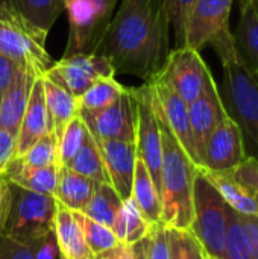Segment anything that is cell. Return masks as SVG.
Returning <instances> with one entry per match:
<instances>
[{"label":"cell","instance_id":"8d00e7d4","mask_svg":"<svg viewBox=\"0 0 258 259\" xmlns=\"http://www.w3.org/2000/svg\"><path fill=\"white\" fill-rule=\"evenodd\" d=\"M146 259H170L167 228L163 223L152 225L149 229Z\"/></svg>","mask_w":258,"mask_h":259},{"label":"cell","instance_id":"cb8c5ba5","mask_svg":"<svg viewBox=\"0 0 258 259\" xmlns=\"http://www.w3.org/2000/svg\"><path fill=\"white\" fill-rule=\"evenodd\" d=\"M234 44L242 59L258 73V0H240Z\"/></svg>","mask_w":258,"mask_h":259},{"label":"cell","instance_id":"ffe728a7","mask_svg":"<svg viewBox=\"0 0 258 259\" xmlns=\"http://www.w3.org/2000/svg\"><path fill=\"white\" fill-rule=\"evenodd\" d=\"M17 9L24 30L44 46L49 30L65 11V0H17Z\"/></svg>","mask_w":258,"mask_h":259},{"label":"cell","instance_id":"52a82bcc","mask_svg":"<svg viewBox=\"0 0 258 259\" xmlns=\"http://www.w3.org/2000/svg\"><path fill=\"white\" fill-rule=\"evenodd\" d=\"M137 120H135V149L137 158L146 165L155 188L160 194L161 190V162H163V144L158 115L154 103V93L148 82L138 88H131ZM161 199V197H160Z\"/></svg>","mask_w":258,"mask_h":259},{"label":"cell","instance_id":"836d02e7","mask_svg":"<svg viewBox=\"0 0 258 259\" xmlns=\"http://www.w3.org/2000/svg\"><path fill=\"white\" fill-rule=\"evenodd\" d=\"M170 259H205V252L190 229L167 228Z\"/></svg>","mask_w":258,"mask_h":259},{"label":"cell","instance_id":"9c48e42d","mask_svg":"<svg viewBox=\"0 0 258 259\" xmlns=\"http://www.w3.org/2000/svg\"><path fill=\"white\" fill-rule=\"evenodd\" d=\"M111 62L99 53H75L62 56L46 71V77L79 99L96 80L114 77Z\"/></svg>","mask_w":258,"mask_h":259},{"label":"cell","instance_id":"277c9868","mask_svg":"<svg viewBox=\"0 0 258 259\" xmlns=\"http://www.w3.org/2000/svg\"><path fill=\"white\" fill-rule=\"evenodd\" d=\"M58 202L0 176V237L36 244L53 232Z\"/></svg>","mask_w":258,"mask_h":259},{"label":"cell","instance_id":"f35d334b","mask_svg":"<svg viewBox=\"0 0 258 259\" xmlns=\"http://www.w3.org/2000/svg\"><path fill=\"white\" fill-rule=\"evenodd\" d=\"M17 158V135L0 129V176Z\"/></svg>","mask_w":258,"mask_h":259},{"label":"cell","instance_id":"603a6c76","mask_svg":"<svg viewBox=\"0 0 258 259\" xmlns=\"http://www.w3.org/2000/svg\"><path fill=\"white\" fill-rule=\"evenodd\" d=\"M97 187V182L75 173L65 165L58 167V184L55 199L59 205L70 211L84 212L91 196Z\"/></svg>","mask_w":258,"mask_h":259},{"label":"cell","instance_id":"484cf974","mask_svg":"<svg viewBox=\"0 0 258 259\" xmlns=\"http://www.w3.org/2000/svg\"><path fill=\"white\" fill-rule=\"evenodd\" d=\"M2 176L24 190L55 197L58 184V167L32 168L14 159Z\"/></svg>","mask_w":258,"mask_h":259},{"label":"cell","instance_id":"ba28073f","mask_svg":"<svg viewBox=\"0 0 258 259\" xmlns=\"http://www.w3.org/2000/svg\"><path fill=\"white\" fill-rule=\"evenodd\" d=\"M157 76L190 105L202 94L213 74L201 53L184 46L170 50L164 67Z\"/></svg>","mask_w":258,"mask_h":259},{"label":"cell","instance_id":"7c38bea8","mask_svg":"<svg viewBox=\"0 0 258 259\" xmlns=\"http://www.w3.org/2000/svg\"><path fill=\"white\" fill-rule=\"evenodd\" d=\"M234 0H196L189 12L184 46L201 52L230 29Z\"/></svg>","mask_w":258,"mask_h":259},{"label":"cell","instance_id":"1f68e13d","mask_svg":"<svg viewBox=\"0 0 258 259\" xmlns=\"http://www.w3.org/2000/svg\"><path fill=\"white\" fill-rule=\"evenodd\" d=\"M88 137L90 132L85 123L82 121V118L79 115L75 117L68 123L62 137L58 141V167L67 165L75 158V155L81 150V147L84 146Z\"/></svg>","mask_w":258,"mask_h":259},{"label":"cell","instance_id":"2e32d148","mask_svg":"<svg viewBox=\"0 0 258 259\" xmlns=\"http://www.w3.org/2000/svg\"><path fill=\"white\" fill-rule=\"evenodd\" d=\"M189 117H190L193 143L201 167V159L210 135L228 117L219 94V88L213 76L208 79L202 94L189 105Z\"/></svg>","mask_w":258,"mask_h":259},{"label":"cell","instance_id":"d6986e66","mask_svg":"<svg viewBox=\"0 0 258 259\" xmlns=\"http://www.w3.org/2000/svg\"><path fill=\"white\" fill-rule=\"evenodd\" d=\"M35 77L38 76L26 68H20L17 71L12 83L0 100V129L14 135L18 134Z\"/></svg>","mask_w":258,"mask_h":259},{"label":"cell","instance_id":"ee69618b","mask_svg":"<svg viewBox=\"0 0 258 259\" xmlns=\"http://www.w3.org/2000/svg\"><path fill=\"white\" fill-rule=\"evenodd\" d=\"M93 259H134L132 246L120 243L119 246H116V247H113V249H109L106 252L93 255Z\"/></svg>","mask_w":258,"mask_h":259},{"label":"cell","instance_id":"60d3db41","mask_svg":"<svg viewBox=\"0 0 258 259\" xmlns=\"http://www.w3.org/2000/svg\"><path fill=\"white\" fill-rule=\"evenodd\" d=\"M59 258V249L56 244L55 232L49 234L46 238L38 241L33 246V259H58Z\"/></svg>","mask_w":258,"mask_h":259},{"label":"cell","instance_id":"d6a6232c","mask_svg":"<svg viewBox=\"0 0 258 259\" xmlns=\"http://www.w3.org/2000/svg\"><path fill=\"white\" fill-rule=\"evenodd\" d=\"M20 164L32 168L58 167V140L53 134L44 135L24 155L15 158Z\"/></svg>","mask_w":258,"mask_h":259},{"label":"cell","instance_id":"7402d4cb","mask_svg":"<svg viewBox=\"0 0 258 259\" xmlns=\"http://www.w3.org/2000/svg\"><path fill=\"white\" fill-rule=\"evenodd\" d=\"M53 232L59 255L68 259H93V253L85 243L84 234L73 215V211L59 203L53 220Z\"/></svg>","mask_w":258,"mask_h":259},{"label":"cell","instance_id":"44dd1931","mask_svg":"<svg viewBox=\"0 0 258 259\" xmlns=\"http://www.w3.org/2000/svg\"><path fill=\"white\" fill-rule=\"evenodd\" d=\"M43 87L49 117V129L59 141L68 123L79 115V103L76 97H73L70 93H67L46 76H43Z\"/></svg>","mask_w":258,"mask_h":259},{"label":"cell","instance_id":"bcb514c9","mask_svg":"<svg viewBox=\"0 0 258 259\" xmlns=\"http://www.w3.org/2000/svg\"><path fill=\"white\" fill-rule=\"evenodd\" d=\"M205 259H217V258H213V256H208V255L205 253Z\"/></svg>","mask_w":258,"mask_h":259},{"label":"cell","instance_id":"4316f807","mask_svg":"<svg viewBox=\"0 0 258 259\" xmlns=\"http://www.w3.org/2000/svg\"><path fill=\"white\" fill-rule=\"evenodd\" d=\"M122 205H123V200L120 199L117 191L111 187V184L102 182V184H97L91 196V200L88 202L82 214H85L88 219L111 229L116 223V219Z\"/></svg>","mask_w":258,"mask_h":259},{"label":"cell","instance_id":"e575fe53","mask_svg":"<svg viewBox=\"0 0 258 259\" xmlns=\"http://www.w3.org/2000/svg\"><path fill=\"white\" fill-rule=\"evenodd\" d=\"M225 259H254L239 219V214L228 208V228L225 238Z\"/></svg>","mask_w":258,"mask_h":259},{"label":"cell","instance_id":"30bf717a","mask_svg":"<svg viewBox=\"0 0 258 259\" xmlns=\"http://www.w3.org/2000/svg\"><path fill=\"white\" fill-rule=\"evenodd\" d=\"M202 170V168H201ZM227 205L237 214L258 215V159L248 155L239 165L222 173L202 170Z\"/></svg>","mask_w":258,"mask_h":259},{"label":"cell","instance_id":"f1b7e54d","mask_svg":"<svg viewBox=\"0 0 258 259\" xmlns=\"http://www.w3.org/2000/svg\"><path fill=\"white\" fill-rule=\"evenodd\" d=\"M65 167H68L75 173L82 175V176H85V178H88L97 184L109 182L102 155H100L99 147H97L94 138L91 137V134L85 140L81 150L75 155V158Z\"/></svg>","mask_w":258,"mask_h":259},{"label":"cell","instance_id":"5b68a950","mask_svg":"<svg viewBox=\"0 0 258 259\" xmlns=\"http://www.w3.org/2000/svg\"><path fill=\"white\" fill-rule=\"evenodd\" d=\"M228 208L213 182L198 168L193 184V222L190 231L208 256L225 259Z\"/></svg>","mask_w":258,"mask_h":259},{"label":"cell","instance_id":"7dc6e473","mask_svg":"<svg viewBox=\"0 0 258 259\" xmlns=\"http://www.w3.org/2000/svg\"><path fill=\"white\" fill-rule=\"evenodd\" d=\"M58 259H68V258H65V256H62V255H59V258Z\"/></svg>","mask_w":258,"mask_h":259},{"label":"cell","instance_id":"3957f363","mask_svg":"<svg viewBox=\"0 0 258 259\" xmlns=\"http://www.w3.org/2000/svg\"><path fill=\"white\" fill-rule=\"evenodd\" d=\"M155 103V99H154ZM161 144V223L166 228L190 229L193 222V184L198 165L189 158L155 103Z\"/></svg>","mask_w":258,"mask_h":259},{"label":"cell","instance_id":"8992f818","mask_svg":"<svg viewBox=\"0 0 258 259\" xmlns=\"http://www.w3.org/2000/svg\"><path fill=\"white\" fill-rule=\"evenodd\" d=\"M119 0H65L68 42L64 56L93 53L103 38Z\"/></svg>","mask_w":258,"mask_h":259},{"label":"cell","instance_id":"f6af8a7d","mask_svg":"<svg viewBox=\"0 0 258 259\" xmlns=\"http://www.w3.org/2000/svg\"><path fill=\"white\" fill-rule=\"evenodd\" d=\"M146 250H148V235L143 240H140L138 243L132 244L134 259H146Z\"/></svg>","mask_w":258,"mask_h":259},{"label":"cell","instance_id":"d4e9b609","mask_svg":"<svg viewBox=\"0 0 258 259\" xmlns=\"http://www.w3.org/2000/svg\"><path fill=\"white\" fill-rule=\"evenodd\" d=\"M131 200L135 203L144 220L152 226L161 223V199L155 188V184L143 164L141 159L137 158L135 170H134V182Z\"/></svg>","mask_w":258,"mask_h":259},{"label":"cell","instance_id":"7a4b0ae2","mask_svg":"<svg viewBox=\"0 0 258 259\" xmlns=\"http://www.w3.org/2000/svg\"><path fill=\"white\" fill-rule=\"evenodd\" d=\"M222 64L219 94L228 117L240 127L245 146L258 159V73L237 53L231 29L220 33L211 44Z\"/></svg>","mask_w":258,"mask_h":259},{"label":"cell","instance_id":"d590c367","mask_svg":"<svg viewBox=\"0 0 258 259\" xmlns=\"http://www.w3.org/2000/svg\"><path fill=\"white\" fill-rule=\"evenodd\" d=\"M196 0H164L170 27L175 35V47H184L186 42V24L189 12Z\"/></svg>","mask_w":258,"mask_h":259},{"label":"cell","instance_id":"83f0119b","mask_svg":"<svg viewBox=\"0 0 258 259\" xmlns=\"http://www.w3.org/2000/svg\"><path fill=\"white\" fill-rule=\"evenodd\" d=\"M111 229L120 243L132 246L149 234L151 225L144 220V217L141 215L135 203L129 199L123 202L117 214L116 223Z\"/></svg>","mask_w":258,"mask_h":259},{"label":"cell","instance_id":"74e56055","mask_svg":"<svg viewBox=\"0 0 258 259\" xmlns=\"http://www.w3.org/2000/svg\"><path fill=\"white\" fill-rule=\"evenodd\" d=\"M33 246L0 237V259H33Z\"/></svg>","mask_w":258,"mask_h":259},{"label":"cell","instance_id":"7bdbcfd3","mask_svg":"<svg viewBox=\"0 0 258 259\" xmlns=\"http://www.w3.org/2000/svg\"><path fill=\"white\" fill-rule=\"evenodd\" d=\"M0 20L8 21V23L24 30L23 21H21L18 9H17V0H0Z\"/></svg>","mask_w":258,"mask_h":259},{"label":"cell","instance_id":"4dcf8cb0","mask_svg":"<svg viewBox=\"0 0 258 259\" xmlns=\"http://www.w3.org/2000/svg\"><path fill=\"white\" fill-rule=\"evenodd\" d=\"M73 215L84 234V238H85V243L90 249V252L93 255H97V253H102V252H106L116 246L120 244V241L117 240L116 234L113 232V229L88 219L85 214L82 212H76L73 211Z\"/></svg>","mask_w":258,"mask_h":259},{"label":"cell","instance_id":"ac0fdd59","mask_svg":"<svg viewBox=\"0 0 258 259\" xmlns=\"http://www.w3.org/2000/svg\"><path fill=\"white\" fill-rule=\"evenodd\" d=\"M52 134L49 129V117L44 99L43 76L35 77L30 97L17 134V158L24 155L38 140Z\"/></svg>","mask_w":258,"mask_h":259},{"label":"cell","instance_id":"6da1fadb","mask_svg":"<svg viewBox=\"0 0 258 259\" xmlns=\"http://www.w3.org/2000/svg\"><path fill=\"white\" fill-rule=\"evenodd\" d=\"M170 20L164 0H122L93 53L116 73L152 80L170 53Z\"/></svg>","mask_w":258,"mask_h":259},{"label":"cell","instance_id":"ab89813d","mask_svg":"<svg viewBox=\"0 0 258 259\" xmlns=\"http://www.w3.org/2000/svg\"><path fill=\"white\" fill-rule=\"evenodd\" d=\"M239 219L242 222L248 244H249V250L252 258L258 259V215H243L239 214Z\"/></svg>","mask_w":258,"mask_h":259},{"label":"cell","instance_id":"5bb4252c","mask_svg":"<svg viewBox=\"0 0 258 259\" xmlns=\"http://www.w3.org/2000/svg\"><path fill=\"white\" fill-rule=\"evenodd\" d=\"M148 83L152 88L157 108L160 114L163 115L164 121L170 127L172 134L175 135L181 147L186 150L189 158L195 162V165L199 167V161H198V155H196V149L193 143V135H192L189 105L158 76H155Z\"/></svg>","mask_w":258,"mask_h":259},{"label":"cell","instance_id":"f546056e","mask_svg":"<svg viewBox=\"0 0 258 259\" xmlns=\"http://www.w3.org/2000/svg\"><path fill=\"white\" fill-rule=\"evenodd\" d=\"M126 88L119 83L114 77H102L96 80L79 99V109L84 111H99L113 105Z\"/></svg>","mask_w":258,"mask_h":259},{"label":"cell","instance_id":"9a60e30c","mask_svg":"<svg viewBox=\"0 0 258 259\" xmlns=\"http://www.w3.org/2000/svg\"><path fill=\"white\" fill-rule=\"evenodd\" d=\"M0 56H5L35 76H44L52 67V58L44 46L23 29L0 20Z\"/></svg>","mask_w":258,"mask_h":259},{"label":"cell","instance_id":"b9f144b4","mask_svg":"<svg viewBox=\"0 0 258 259\" xmlns=\"http://www.w3.org/2000/svg\"><path fill=\"white\" fill-rule=\"evenodd\" d=\"M23 68L20 67L18 64H15L14 61L5 58V56H0V100L3 97V94L6 93V90L9 88V85L12 83L17 71Z\"/></svg>","mask_w":258,"mask_h":259},{"label":"cell","instance_id":"4fadbf2b","mask_svg":"<svg viewBox=\"0 0 258 259\" xmlns=\"http://www.w3.org/2000/svg\"><path fill=\"white\" fill-rule=\"evenodd\" d=\"M246 156L242 131L230 117H227L210 135L199 168L208 173L228 171L239 165Z\"/></svg>","mask_w":258,"mask_h":259},{"label":"cell","instance_id":"8fae6325","mask_svg":"<svg viewBox=\"0 0 258 259\" xmlns=\"http://www.w3.org/2000/svg\"><path fill=\"white\" fill-rule=\"evenodd\" d=\"M79 117L96 141L119 140L135 143L137 109L131 88H126V91L113 105L103 109H79Z\"/></svg>","mask_w":258,"mask_h":259},{"label":"cell","instance_id":"e0dca14e","mask_svg":"<svg viewBox=\"0 0 258 259\" xmlns=\"http://www.w3.org/2000/svg\"><path fill=\"white\" fill-rule=\"evenodd\" d=\"M96 144L102 155L111 187L117 191V194L123 202L129 200L132 193L134 170L137 161L135 143L103 140V141H96Z\"/></svg>","mask_w":258,"mask_h":259}]
</instances>
